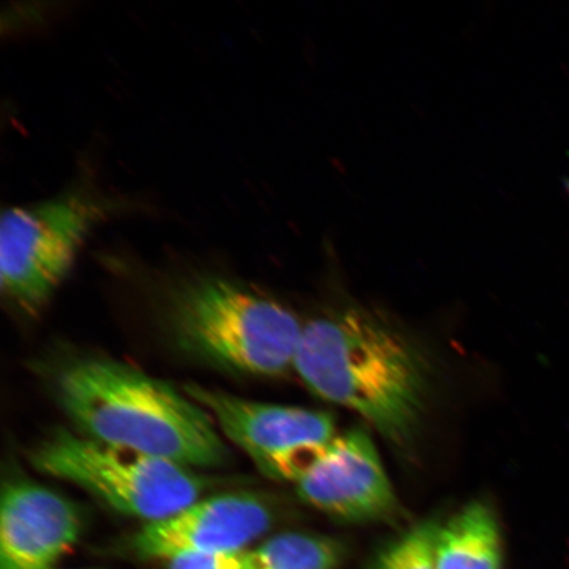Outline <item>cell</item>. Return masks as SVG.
Returning a JSON list of instances; mask_svg holds the SVG:
<instances>
[{"instance_id":"1","label":"cell","mask_w":569,"mask_h":569,"mask_svg":"<svg viewBox=\"0 0 569 569\" xmlns=\"http://www.w3.org/2000/svg\"><path fill=\"white\" fill-rule=\"evenodd\" d=\"M293 368L312 393L358 412L391 443L405 447L415 438L427 369L410 341L379 317L351 306L311 320Z\"/></svg>"},{"instance_id":"2","label":"cell","mask_w":569,"mask_h":569,"mask_svg":"<svg viewBox=\"0 0 569 569\" xmlns=\"http://www.w3.org/2000/svg\"><path fill=\"white\" fill-rule=\"evenodd\" d=\"M57 397L82 436L183 467L213 468L230 459L213 419L169 383L110 359L71 362Z\"/></svg>"},{"instance_id":"3","label":"cell","mask_w":569,"mask_h":569,"mask_svg":"<svg viewBox=\"0 0 569 569\" xmlns=\"http://www.w3.org/2000/svg\"><path fill=\"white\" fill-rule=\"evenodd\" d=\"M173 326L188 351L254 376L295 366L303 327L282 305L222 277H197L176 290Z\"/></svg>"},{"instance_id":"4","label":"cell","mask_w":569,"mask_h":569,"mask_svg":"<svg viewBox=\"0 0 569 569\" xmlns=\"http://www.w3.org/2000/svg\"><path fill=\"white\" fill-rule=\"evenodd\" d=\"M38 471L88 490L120 513L159 522L202 500L212 480L191 468L61 430L34 448Z\"/></svg>"},{"instance_id":"5","label":"cell","mask_w":569,"mask_h":569,"mask_svg":"<svg viewBox=\"0 0 569 569\" xmlns=\"http://www.w3.org/2000/svg\"><path fill=\"white\" fill-rule=\"evenodd\" d=\"M110 210L87 190L7 209L0 222V283L7 300L30 315L39 311Z\"/></svg>"},{"instance_id":"6","label":"cell","mask_w":569,"mask_h":569,"mask_svg":"<svg viewBox=\"0 0 569 569\" xmlns=\"http://www.w3.org/2000/svg\"><path fill=\"white\" fill-rule=\"evenodd\" d=\"M184 395L273 480L297 482L337 438L333 419L323 411L256 402L199 386L184 387Z\"/></svg>"},{"instance_id":"7","label":"cell","mask_w":569,"mask_h":569,"mask_svg":"<svg viewBox=\"0 0 569 569\" xmlns=\"http://www.w3.org/2000/svg\"><path fill=\"white\" fill-rule=\"evenodd\" d=\"M296 483L302 501L339 521H380L398 507L373 440L360 429L338 433Z\"/></svg>"},{"instance_id":"8","label":"cell","mask_w":569,"mask_h":569,"mask_svg":"<svg viewBox=\"0 0 569 569\" xmlns=\"http://www.w3.org/2000/svg\"><path fill=\"white\" fill-rule=\"evenodd\" d=\"M272 522V510L256 496L202 498L180 513L147 523L132 538V549L141 558L163 561L188 553L244 551Z\"/></svg>"},{"instance_id":"9","label":"cell","mask_w":569,"mask_h":569,"mask_svg":"<svg viewBox=\"0 0 569 569\" xmlns=\"http://www.w3.org/2000/svg\"><path fill=\"white\" fill-rule=\"evenodd\" d=\"M81 529V516L67 498L38 483H9L0 509V569H52Z\"/></svg>"},{"instance_id":"10","label":"cell","mask_w":569,"mask_h":569,"mask_svg":"<svg viewBox=\"0 0 569 569\" xmlns=\"http://www.w3.org/2000/svg\"><path fill=\"white\" fill-rule=\"evenodd\" d=\"M500 526L493 510L473 501L437 530V569H501Z\"/></svg>"},{"instance_id":"11","label":"cell","mask_w":569,"mask_h":569,"mask_svg":"<svg viewBox=\"0 0 569 569\" xmlns=\"http://www.w3.org/2000/svg\"><path fill=\"white\" fill-rule=\"evenodd\" d=\"M343 547L336 539L289 532L249 551L248 569H337Z\"/></svg>"},{"instance_id":"12","label":"cell","mask_w":569,"mask_h":569,"mask_svg":"<svg viewBox=\"0 0 569 569\" xmlns=\"http://www.w3.org/2000/svg\"><path fill=\"white\" fill-rule=\"evenodd\" d=\"M437 528L421 525L391 542L371 569H437Z\"/></svg>"},{"instance_id":"13","label":"cell","mask_w":569,"mask_h":569,"mask_svg":"<svg viewBox=\"0 0 569 569\" xmlns=\"http://www.w3.org/2000/svg\"><path fill=\"white\" fill-rule=\"evenodd\" d=\"M249 551L180 555L167 560L168 569H248Z\"/></svg>"}]
</instances>
